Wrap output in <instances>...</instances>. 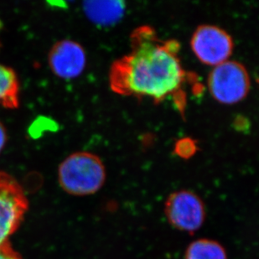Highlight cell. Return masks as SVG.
Returning a JSON list of instances; mask_svg holds the SVG:
<instances>
[{
    "label": "cell",
    "mask_w": 259,
    "mask_h": 259,
    "mask_svg": "<svg viewBox=\"0 0 259 259\" xmlns=\"http://www.w3.org/2000/svg\"><path fill=\"white\" fill-rule=\"evenodd\" d=\"M251 88L249 74L242 64L227 61L214 66L208 77L210 95L218 103L232 105L244 100Z\"/></svg>",
    "instance_id": "obj_3"
},
{
    "label": "cell",
    "mask_w": 259,
    "mask_h": 259,
    "mask_svg": "<svg viewBox=\"0 0 259 259\" xmlns=\"http://www.w3.org/2000/svg\"><path fill=\"white\" fill-rule=\"evenodd\" d=\"M130 52L113 62L109 84L114 93L156 103L178 94L186 78L179 57L180 44L164 40L150 26H140L131 34Z\"/></svg>",
    "instance_id": "obj_1"
},
{
    "label": "cell",
    "mask_w": 259,
    "mask_h": 259,
    "mask_svg": "<svg viewBox=\"0 0 259 259\" xmlns=\"http://www.w3.org/2000/svg\"><path fill=\"white\" fill-rule=\"evenodd\" d=\"M6 141H7L6 130H5L4 125L0 122V152L2 151L3 149L5 148Z\"/></svg>",
    "instance_id": "obj_13"
},
{
    "label": "cell",
    "mask_w": 259,
    "mask_h": 259,
    "mask_svg": "<svg viewBox=\"0 0 259 259\" xmlns=\"http://www.w3.org/2000/svg\"><path fill=\"white\" fill-rule=\"evenodd\" d=\"M84 12L88 19L97 25H113L124 14L122 1H88L83 3Z\"/></svg>",
    "instance_id": "obj_8"
},
{
    "label": "cell",
    "mask_w": 259,
    "mask_h": 259,
    "mask_svg": "<svg viewBox=\"0 0 259 259\" xmlns=\"http://www.w3.org/2000/svg\"><path fill=\"white\" fill-rule=\"evenodd\" d=\"M191 47L201 63L217 66L229 61L233 52V40L230 34L215 25H204L195 30Z\"/></svg>",
    "instance_id": "obj_5"
},
{
    "label": "cell",
    "mask_w": 259,
    "mask_h": 259,
    "mask_svg": "<svg viewBox=\"0 0 259 259\" xmlns=\"http://www.w3.org/2000/svg\"><path fill=\"white\" fill-rule=\"evenodd\" d=\"M29 209L22 186L12 176L0 170V247L10 242Z\"/></svg>",
    "instance_id": "obj_4"
},
{
    "label": "cell",
    "mask_w": 259,
    "mask_h": 259,
    "mask_svg": "<svg viewBox=\"0 0 259 259\" xmlns=\"http://www.w3.org/2000/svg\"><path fill=\"white\" fill-rule=\"evenodd\" d=\"M196 148L197 147L194 142V140L191 139H183L176 143L175 152L178 156L183 159H189L193 156L194 154L196 153L197 149Z\"/></svg>",
    "instance_id": "obj_11"
},
{
    "label": "cell",
    "mask_w": 259,
    "mask_h": 259,
    "mask_svg": "<svg viewBox=\"0 0 259 259\" xmlns=\"http://www.w3.org/2000/svg\"><path fill=\"white\" fill-rule=\"evenodd\" d=\"M48 62L52 72L60 78H76L86 68V52L77 42L62 39L52 47Z\"/></svg>",
    "instance_id": "obj_7"
},
{
    "label": "cell",
    "mask_w": 259,
    "mask_h": 259,
    "mask_svg": "<svg viewBox=\"0 0 259 259\" xmlns=\"http://www.w3.org/2000/svg\"><path fill=\"white\" fill-rule=\"evenodd\" d=\"M19 89V81L15 71L0 64V104L5 108H18Z\"/></svg>",
    "instance_id": "obj_9"
},
{
    "label": "cell",
    "mask_w": 259,
    "mask_h": 259,
    "mask_svg": "<svg viewBox=\"0 0 259 259\" xmlns=\"http://www.w3.org/2000/svg\"><path fill=\"white\" fill-rule=\"evenodd\" d=\"M102 159L89 152H76L66 157L58 169V181L66 193L90 196L100 191L106 181Z\"/></svg>",
    "instance_id": "obj_2"
},
{
    "label": "cell",
    "mask_w": 259,
    "mask_h": 259,
    "mask_svg": "<svg viewBox=\"0 0 259 259\" xmlns=\"http://www.w3.org/2000/svg\"><path fill=\"white\" fill-rule=\"evenodd\" d=\"M164 211L174 228L186 232L199 230L205 222V205L192 191H176L168 197Z\"/></svg>",
    "instance_id": "obj_6"
},
{
    "label": "cell",
    "mask_w": 259,
    "mask_h": 259,
    "mask_svg": "<svg viewBox=\"0 0 259 259\" xmlns=\"http://www.w3.org/2000/svg\"><path fill=\"white\" fill-rule=\"evenodd\" d=\"M185 259H228V255L223 245L217 241L199 239L189 245Z\"/></svg>",
    "instance_id": "obj_10"
},
{
    "label": "cell",
    "mask_w": 259,
    "mask_h": 259,
    "mask_svg": "<svg viewBox=\"0 0 259 259\" xmlns=\"http://www.w3.org/2000/svg\"><path fill=\"white\" fill-rule=\"evenodd\" d=\"M0 259H23L10 242L0 247Z\"/></svg>",
    "instance_id": "obj_12"
}]
</instances>
